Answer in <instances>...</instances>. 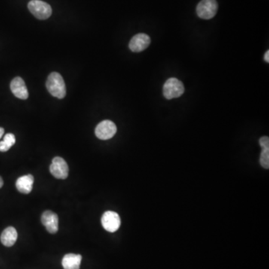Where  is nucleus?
<instances>
[{"label":"nucleus","instance_id":"nucleus-1","mask_svg":"<svg viewBox=\"0 0 269 269\" xmlns=\"http://www.w3.org/2000/svg\"><path fill=\"white\" fill-rule=\"evenodd\" d=\"M47 90L55 97L63 99L66 95V86L63 77L57 72L50 74L46 83Z\"/></svg>","mask_w":269,"mask_h":269},{"label":"nucleus","instance_id":"nucleus-2","mask_svg":"<svg viewBox=\"0 0 269 269\" xmlns=\"http://www.w3.org/2000/svg\"><path fill=\"white\" fill-rule=\"evenodd\" d=\"M183 84L177 78H170L166 82L163 86V95L167 99L179 97L183 94Z\"/></svg>","mask_w":269,"mask_h":269},{"label":"nucleus","instance_id":"nucleus-3","mask_svg":"<svg viewBox=\"0 0 269 269\" xmlns=\"http://www.w3.org/2000/svg\"><path fill=\"white\" fill-rule=\"evenodd\" d=\"M29 11L38 20H47L52 15V8L41 0H32L28 4Z\"/></svg>","mask_w":269,"mask_h":269},{"label":"nucleus","instance_id":"nucleus-4","mask_svg":"<svg viewBox=\"0 0 269 269\" xmlns=\"http://www.w3.org/2000/svg\"><path fill=\"white\" fill-rule=\"evenodd\" d=\"M218 4L216 0H201L196 8V12L200 18L209 20L216 15Z\"/></svg>","mask_w":269,"mask_h":269},{"label":"nucleus","instance_id":"nucleus-5","mask_svg":"<svg viewBox=\"0 0 269 269\" xmlns=\"http://www.w3.org/2000/svg\"><path fill=\"white\" fill-rule=\"evenodd\" d=\"M117 132V126L114 122L105 120L100 122L95 129V135L101 140L111 139Z\"/></svg>","mask_w":269,"mask_h":269},{"label":"nucleus","instance_id":"nucleus-6","mask_svg":"<svg viewBox=\"0 0 269 269\" xmlns=\"http://www.w3.org/2000/svg\"><path fill=\"white\" fill-rule=\"evenodd\" d=\"M50 173L56 179H65L68 177L69 169L65 160L62 157H56L50 166Z\"/></svg>","mask_w":269,"mask_h":269},{"label":"nucleus","instance_id":"nucleus-7","mask_svg":"<svg viewBox=\"0 0 269 269\" xmlns=\"http://www.w3.org/2000/svg\"><path fill=\"white\" fill-rule=\"evenodd\" d=\"M102 227L106 231L114 233L120 227V218L117 212L113 211H107L102 215L101 218Z\"/></svg>","mask_w":269,"mask_h":269},{"label":"nucleus","instance_id":"nucleus-8","mask_svg":"<svg viewBox=\"0 0 269 269\" xmlns=\"http://www.w3.org/2000/svg\"><path fill=\"white\" fill-rule=\"evenodd\" d=\"M151 43V39L148 35L144 33L137 34L132 37L129 44L131 51L140 53L146 50Z\"/></svg>","mask_w":269,"mask_h":269},{"label":"nucleus","instance_id":"nucleus-9","mask_svg":"<svg viewBox=\"0 0 269 269\" xmlns=\"http://www.w3.org/2000/svg\"><path fill=\"white\" fill-rule=\"evenodd\" d=\"M41 222L46 227L47 231L52 234H55L59 230V217L57 214L52 211L47 210L43 213L41 216Z\"/></svg>","mask_w":269,"mask_h":269},{"label":"nucleus","instance_id":"nucleus-10","mask_svg":"<svg viewBox=\"0 0 269 269\" xmlns=\"http://www.w3.org/2000/svg\"><path fill=\"white\" fill-rule=\"evenodd\" d=\"M11 92L16 97L20 99H26L29 97V91L25 84L24 80L21 77H16L11 81Z\"/></svg>","mask_w":269,"mask_h":269},{"label":"nucleus","instance_id":"nucleus-11","mask_svg":"<svg viewBox=\"0 0 269 269\" xmlns=\"http://www.w3.org/2000/svg\"><path fill=\"white\" fill-rule=\"evenodd\" d=\"M34 177L32 175L20 177L16 182V188L23 194H29L33 188Z\"/></svg>","mask_w":269,"mask_h":269},{"label":"nucleus","instance_id":"nucleus-12","mask_svg":"<svg viewBox=\"0 0 269 269\" xmlns=\"http://www.w3.org/2000/svg\"><path fill=\"white\" fill-rule=\"evenodd\" d=\"M82 258L83 257L80 254H66L62 260L64 269H80Z\"/></svg>","mask_w":269,"mask_h":269},{"label":"nucleus","instance_id":"nucleus-13","mask_svg":"<svg viewBox=\"0 0 269 269\" xmlns=\"http://www.w3.org/2000/svg\"><path fill=\"white\" fill-rule=\"evenodd\" d=\"M1 242L5 247H11L15 244L17 239V232L13 227H8L3 230L1 235Z\"/></svg>","mask_w":269,"mask_h":269},{"label":"nucleus","instance_id":"nucleus-14","mask_svg":"<svg viewBox=\"0 0 269 269\" xmlns=\"http://www.w3.org/2000/svg\"><path fill=\"white\" fill-rule=\"evenodd\" d=\"M15 142L16 139L14 134H6L4 137L3 141L0 142V151L6 152V151H9L10 148L14 146Z\"/></svg>","mask_w":269,"mask_h":269},{"label":"nucleus","instance_id":"nucleus-15","mask_svg":"<svg viewBox=\"0 0 269 269\" xmlns=\"http://www.w3.org/2000/svg\"><path fill=\"white\" fill-rule=\"evenodd\" d=\"M260 162L265 169H269V149H263L260 155Z\"/></svg>","mask_w":269,"mask_h":269},{"label":"nucleus","instance_id":"nucleus-16","mask_svg":"<svg viewBox=\"0 0 269 269\" xmlns=\"http://www.w3.org/2000/svg\"><path fill=\"white\" fill-rule=\"evenodd\" d=\"M260 145L263 149H269V139L268 136H263L260 138Z\"/></svg>","mask_w":269,"mask_h":269},{"label":"nucleus","instance_id":"nucleus-17","mask_svg":"<svg viewBox=\"0 0 269 269\" xmlns=\"http://www.w3.org/2000/svg\"><path fill=\"white\" fill-rule=\"evenodd\" d=\"M264 60H265V62H267V63H269V50H267V52H266V53H265Z\"/></svg>","mask_w":269,"mask_h":269},{"label":"nucleus","instance_id":"nucleus-18","mask_svg":"<svg viewBox=\"0 0 269 269\" xmlns=\"http://www.w3.org/2000/svg\"><path fill=\"white\" fill-rule=\"evenodd\" d=\"M4 132H5V130H4L3 128L0 127V139L3 136Z\"/></svg>","mask_w":269,"mask_h":269},{"label":"nucleus","instance_id":"nucleus-19","mask_svg":"<svg viewBox=\"0 0 269 269\" xmlns=\"http://www.w3.org/2000/svg\"><path fill=\"white\" fill-rule=\"evenodd\" d=\"M3 179H2V178L0 177V188H2V186H3Z\"/></svg>","mask_w":269,"mask_h":269}]
</instances>
